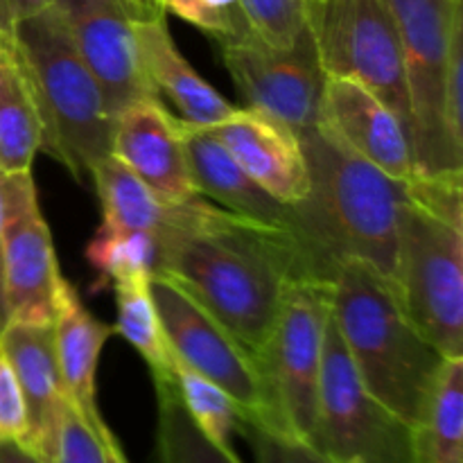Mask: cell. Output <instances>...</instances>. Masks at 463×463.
I'll return each instance as SVG.
<instances>
[{"label": "cell", "mask_w": 463, "mask_h": 463, "mask_svg": "<svg viewBox=\"0 0 463 463\" xmlns=\"http://www.w3.org/2000/svg\"><path fill=\"white\" fill-rule=\"evenodd\" d=\"M156 244V274L181 285L253 355L289 285L319 280L294 231L235 215L203 197L176 203Z\"/></svg>", "instance_id": "cell-1"}, {"label": "cell", "mask_w": 463, "mask_h": 463, "mask_svg": "<svg viewBox=\"0 0 463 463\" xmlns=\"http://www.w3.org/2000/svg\"><path fill=\"white\" fill-rule=\"evenodd\" d=\"M298 138L310 193L289 206V229L317 279L330 283L337 262L360 260L393 283L398 211L407 184L384 175L317 125Z\"/></svg>", "instance_id": "cell-2"}, {"label": "cell", "mask_w": 463, "mask_h": 463, "mask_svg": "<svg viewBox=\"0 0 463 463\" xmlns=\"http://www.w3.org/2000/svg\"><path fill=\"white\" fill-rule=\"evenodd\" d=\"M330 306L366 392L407 425L414 423L446 355L411 324L392 280L366 262H337Z\"/></svg>", "instance_id": "cell-3"}, {"label": "cell", "mask_w": 463, "mask_h": 463, "mask_svg": "<svg viewBox=\"0 0 463 463\" xmlns=\"http://www.w3.org/2000/svg\"><path fill=\"white\" fill-rule=\"evenodd\" d=\"M14 39L25 61L43 145L77 181L111 156L116 118L109 113L98 81L77 52L66 21L52 3L14 23Z\"/></svg>", "instance_id": "cell-4"}, {"label": "cell", "mask_w": 463, "mask_h": 463, "mask_svg": "<svg viewBox=\"0 0 463 463\" xmlns=\"http://www.w3.org/2000/svg\"><path fill=\"white\" fill-rule=\"evenodd\" d=\"M393 288L423 337L446 357H463V217L430 206L407 185Z\"/></svg>", "instance_id": "cell-5"}, {"label": "cell", "mask_w": 463, "mask_h": 463, "mask_svg": "<svg viewBox=\"0 0 463 463\" xmlns=\"http://www.w3.org/2000/svg\"><path fill=\"white\" fill-rule=\"evenodd\" d=\"M330 312L328 280L301 279L289 285L274 326L256 353L274 420L271 432L312 441Z\"/></svg>", "instance_id": "cell-6"}, {"label": "cell", "mask_w": 463, "mask_h": 463, "mask_svg": "<svg viewBox=\"0 0 463 463\" xmlns=\"http://www.w3.org/2000/svg\"><path fill=\"white\" fill-rule=\"evenodd\" d=\"M310 446L326 463H414L410 425L362 384L330 312Z\"/></svg>", "instance_id": "cell-7"}, {"label": "cell", "mask_w": 463, "mask_h": 463, "mask_svg": "<svg viewBox=\"0 0 463 463\" xmlns=\"http://www.w3.org/2000/svg\"><path fill=\"white\" fill-rule=\"evenodd\" d=\"M312 39L326 77H346L378 95L411 136L402 45L384 0H310Z\"/></svg>", "instance_id": "cell-8"}, {"label": "cell", "mask_w": 463, "mask_h": 463, "mask_svg": "<svg viewBox=\"0 0 463 463\" xmlns=\"http://www.w3.org/2000/svg\"><path fill=\"white\" fill-rule=\"evenodd\" d=\"M398 25L411 111L416 170L423 176L463 172L443 134V84L461 0H384Z\"/></svg>", "instance_id": "cell-9"}, {"label": "cell", "mask_w": 463, "mask_h": 463, "mask_svg": "<svg viewBox=\"0 0 463 463\" xmlns=\"http://www.w3.org/2000/svg\"><path fill=\"white\" fill-rule=\"evenodd\" d=\"M149 288L170 351L220 384L240 407L247 428L271 432L274 420L256 355L172 279L154 274Z\"/></svg>", "instance_id": "cell-10"}, {"label": "cell", "mask_w": 463, "mask_h": 463, "mask_svg": "<svg viewBox=\"0 0 463 463\" xmlns=\"http://www.w3.org/2000/svg\"><path fill=\"white\" fill-rule=\"evenodd\" d=\"M222 61L244 107L303 134L317 125L326 72L307 30L292 48H274L251 30L220 41Z\"/></svg>", "instance_id": "cell-11"}, {"label": "cell", "mask_w": 463, "mask_h": 463, "mask_svg": "<svg viewBox=\"0 0 463 463\" xmlns=\"http://www.w3.org/2000/svg\"><path fill=\"white\" fill-rule=\"evenodd\" d=\"M5 301L9 321L48 326L63 285L50 226L41 213L32 170L0 172Z\"/></svg>", "instance_id": "cell-12"}, {"label": "cell", "mask_w": 463, "mask_h": 463, "mask_svg": "<svg viewBox=\"0 0 463 463\" xmlns=\"http://www.w3.org/2000/svg\"><path fill=\"white\" fill-rule=\"evenodd\" d=\"M54 5L113 118L138 99L158 98L145 75L136 39V18L156 0H54Z\"/></svg>", "instance_id": "cell-13"}, {"label": "cell", "mask_w": 463, "mask_h": 463, "mask_svg": "<svg viewBox=\"0 0 463 463\" xmlns=\"http://www.w3.org/2000/svg\"><path fill=\"white\" fill-rule=\"evenodd\" d=\"M317 127L392 179L419 176L405 122L378 95L346 77H326Z\"/></svg>", "instance_id": "cell-14"}, {"label": "cell", "mask_w": 463, "mask_h": 463, "mask_svg": "<svg viewBox=\"0 0 463 463\" xmlns=\"http://www.w3.org/2000/svg\"><path fill=\"white\" fill-rule=\"evenodd\" d=\"M111 156L163 202L184 203L199 197L185 156L184 125L167 111L163 99H138L118 113Z\"/></svg>", "instance_id": "cell-15"}, {"label": "cell", "mask_w": 463, "mask_h": 463, "mask_svg": "<svg viewBox=\"0 0 463 463\" xmlns=\"http://www.w3.org/2000/svg\"><path fill=\"white\" fill-rule=\"evenodd\" d=\"M213 136L226 147L240 167L285 206L303 202L310 193V172L297 131L253 109L238 111L220 125Z\"/></svg>", "instance_id": "cell-16"}, {"label": "cell", "mask_w": 463, "mask_h": 463, "mask_svg": "<svg viewBox=\"0 0 463 463\" xmlns=\"http://www.w3.org/2000/svg\"><path fill=\"white\" fill-rule=\"evenodd\" d=\"M140 61L158 99L179 111V120L197 129H211L238 111L220 90L213 89L193 63L181 54L167 27L165 12L152 5L136 18Z\"/></svg>", "instance_id": "cell-17"}, {"label": "cell", "mask_w": 463, "mask_h": 463, "mask_svg": "<svg viewBox=\"0 0 463 463\" xmlns=\"http://www.w3.org/2000/svg\"><path fill=\"white\" fill-rule=\"evenodd\" d=\"M0 353L12 366L25 402L27 446L43 455L52 443L59 416L66 405L54 355L52 324L9 321L0 333Z\"/></svg>", "instance_id": "cell-18"}, {"label": "cell", "mask_w": 463, "mask_h": 463, "mask_svg": "<svg viewBox=\"0 0 463 463\" xmlns=\"http://www.w3.org/2000/svg\"><path fill=\"white\" fill-rule=\"evenodd\" d=\"M111 335L113 326L90 315L77 289L68 280H63L52 319L59 378H61L68 402L75 405L80 414L95 428L104 423L98 401H95V375H98L99 353Z\"/></svg>", "instance_id": "cell-19"}, {"label": "cell", "mask_w": 463, "mask_h": 463, "mask_svg": "<svg viewBox=\"0 0 463 463\" xmlns=\"http://www.w3.org/2000/svg\"><path fill=\"white\" fill-rule=\"evenodd\" d=\"M184 125L185 156L199 197L249 220L289 229V206L267 194L208 129ZM292 231V229H289Z\"/></svg>", "instance_id": "cell-20"}, {"label": "cell", "mask_w": 463, "mask_h": 463, "mask_svg": "<svg viewBox=\"0 0 463 463\" xmlns=\"http://www.w3.org/2000/svg\"><path fill=\"white\" fill-rule=\"evenodd\" d=\"M43 145L39 104L14 30L0 27V172L32 170Z\"/></svg>", "instance_id": "cell-21"}, {"label": "cell", "mask_w": 463, "mask_h": 463, "mask_svg": "<svg viewBox=\"0 0 463 463\" xmlns=\"http://www.w3.org/2000/svg\"><path fill=\"white\" fill-rule=\"evenodd\" d=\"M410 432L414 463H463V357H446Z\"/></svg>", "instance_id": "cell-22"}, {"label": "cell", "mask_w": 463, "mask_h": 463, "mask_svg": "<svg viewBox=\"0 0 463 463\" xmlns=\"http://www.w3.org/2000/svg\"><path fill=\"white\" fill-rule=\"evenodd\" d=\"M90 179L102 206V224L122 231H145L156 238L175 215L176 203L156 197L116 156L99 161L90 172Z\"/></svg>", "instance_id": "cell-23"}, {"label": "cell", "mask_w": 463, "mask_h": 463, "mask_svg": "<svg viewBox=\"0 0 463 463\" xmlns=\"http://www.w3.org/2000/svg\"><path fill=\"white\" fill-rule=\"evenodd\" d=\"M149 280L152 276H138V279H125L113 283L118 310L113 333L120 335L125 342L131 344L136 353H140L145 364L152 371L154 383H167L172 351L167 346L165 333H163Z\"/></svg>", "instance_id": "cell-24"}, {"label": "cell", "mask_w": 463, "mask_h": 463, "mask_svg": "<svg viewBox=\"0 0 463 463\" xmlns=\"http://www.w3.org/2000/svg\"><path fill=\"white\" fill-rule=\"evenodd\" d=\"M167 383L175 389L176 398L190 414V419L194 420V425L215 446L235 452L233 434L242 428L244 420L242 411L235 405L233 398L220 384H215L206 375L197 373L193 366L181 362L175 353H172L170 380Z\"/></svg>", "instance_id": "cell-25"}, {"label": "cell", "mask_w": 463, "mask_h": 463, "mask_svg": "<svg viewBox=\"0 0 463 463\" xmlns=\"http://www.w3.org/2000/svg\"><path fill=\"white\" fill-rule=\"evenodd\" d=\"M90 269L98 274L95 289L109 283L138 276L156 274L158 244L152 233L145 231H122L99 224L84 251Z\"/></svg>", "instance_id": "cell-26"}, {"label": "cell", "mask_w": 463, "mask_h": 463, "mask_svg": "<svg viewBox=\"0 0 463 463\" xmlns=\"http://www.w3.org/2000/svg\"><path fill=\"white\" fill-rule=\"evenodd\" d=\"M158 398V463H242L235 452L215 446L194 425L170 383H154Z\"/></svg>", "instance_id": "cell-27"}, {"label": "cell", "mask_w": 463, "mask_h": 463, "mask_svg": "<svg viewBox=\"0 0 463 463\" xmlns=\"http://www.w3.org/2000/svg\"><path fill=\"white\" fill-rule=\"evenodd\" d=\"M247 25L274 48H292L310 30V0H240Z\"/></svg>", "instance_id": "cell-28"}, {"label": "cell", "mask_w": 463, "mask_h": 463, "mask_svg": "<svg viewBox=\"0 0 463 463\" xmlns=\"http://www.w3.org/2000/svg\"><path fill=\"white\" fill-rule=\"evenodd\" d=\"M99 428L90 425L66 398V405L59 416L57 432L41 459L45 463H107L102 439L98 432Z\"/></svg>", "instance_id": "cell-29"}, {"label": "cell", "mask_w": 463, "mask_h": 463, "mask_svg": "<svg viewBox=\"0 0 463 463\" xmlns=\"http://www.w3.org/2000/svg\"><path fill=\"white\" fill-rule=\"evenodd\" d=\"M156 5L211 34L217 43L249 30L240 0H156Z\"/></svg>", "instance_id": "cell-30"}, {"label": "cell", "mask_w": 463, "mask_h": 463, "mask_svg": "<svg viewBox=\"0 0 463 463\" xmlns=\"http://www.w3.org/2000/svg\"><path fill=\"white\" fill-rule=\"evenodd\" d=\"M443 134L457 165L463 167V18L455 25L443 84Z\"/></svg>", "instance_id": "cell-31"}, {"label": "cell", "mask_w": 463, "mask_h": 463, "mask_svg": "<svg viewBox=\"0 0 463 463\" xmlns=\"http://www.w3.org/2000/svg\"><path fill=\"white\" fill-rule=\"evenodd\" d=\"M244 430L251 439L256 463H326L310 443L279 432H269V430L247 428V425H244Z\"/></svg>", "instance_id": "cell-32"}, {"label": "cell", "mask_w": 463, "mask_h": 463, "mask_svg": "<svg viewBox=\"0 0 463 463\" xmlns=\"http://www.w3.org/2000/svg\"><path fill=\"white\" fill-rule=\"evenodd\" d=\"M27 443V414L12 366L0 353V443Z\"/></svg>", "instance_id": "cell-33"}, {"label": "cell", "mask_w": 463, "mask_h": 463, "mask_svg": "<svg viewBox=\"0 0 463 463\" xmlns=\"http://www.w3.org/2000/svg\"><path fill=\"white\" fill-rule=\"evenodd\" d=\"M50 3L52 0H0V27L14 30V23L48 7Z\"/></svg>", "instance_id": "cell-34"}, {"label": "cell", "mask_w": 463, "mask_h": 463, "mask_svg": "<svg viewBox=\"0 0 463 463\" xmlns=\"http://www.w3.org/2000/svg\"><path fill=\"white\" fill-rule=\"evenodd\" d=\"M0 463H45L27 443H0Z\"/></svg>", "instance_id": "cell-35"}, {"label": "cell", "mask_w": 463, "mask_h": 463, "mask_svg": "<svg viewBox=\"0 0 463 463\" xmlns=\"http://www.w3.org/2000/svg\"><path fill=\"white\" fill-rule=\"evenodd\" d=\"M99 432V439H102V446H104V455H107V463H129L127 459L125 450H122L120 441H118L116 434L109 430V425L104 423L102 428L98 430Z\"/></svg>", "instance_id": "cell-36"}, {"label": "cell", "mask_w": 463, "mask_h": 463, "mask_svg": "<svg viewBox=\"0 0 463 463\" xmlns=\"http://www.w3.org/2000/svg\"><path fill=\"white\" fill-rule=\"evenodd\" d=\"M9 324L7 301H5V267H3V211H0V333Z\"/></svg>", "instance_id": "cell-37"}]
</instances>
